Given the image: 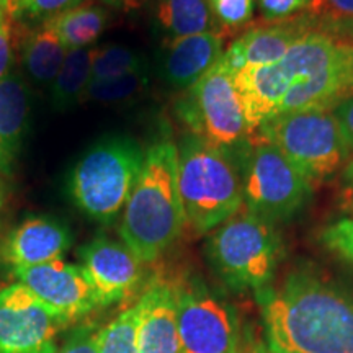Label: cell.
<instances>
[{"instance_id": "f1b7e54d", "label": "cell", "mask_w": 353, "mask_h": 353, "mask_svg": "<svg viewBox=\"0 0 353 353\" xmlns=\"http://www.w3.org/2000/svg\"><path fill=\"white\" fill-rule=\"evenodd\" d=\"M85 0H23L20 10V19L28 17V19H37L46 21L52 17L59 15L72 8H77Z\"/></svg>"}, {"instance_id": "ba28073f", "label": "cell", "mask_w": 353, "mask_h": 353, "mask_svg": "<svg viewBox=\"0 0 353 353\" xmlns=\"http://www.w3.org/2000/svg\"><path fill=\"white\" fill-rule=\"evenodd\" d=\"M244 206L268 223L288 221L309 201L312 182L275 145L262 138L247 141L236 152Z\"/></svg>"}, {"instance_id": "4fadbf2b", "label": "cell", "mask_w": 353, "mask_h": 353, "mask_svg": "<svg viewBox=\"0 0 353 353\" xmlns=\"http://www.w3.org/2000/svg\"><path fill=\"white\" fill-rule=\"evenodd\" d=\"M79 257L100 307H110L131 296L143 280V262L123 241L97 236L79 249Z\"/></svg>"}, {"instance_id": "f546056e", "label": "cell", "mask_w": 353, "mask_h": 353, "mask_svg": "<svg viewBox=\"0 0 353 353\" xmlns=\"http://www.w3.org/2000/svg\"><path fill=\"white\" fill-rule=\"evenodd\" d=\"M100 330L95 325H83L69 335L64 345L56 353H99Z\"/></svg>"}, {"instance_id": "d4e9b609", "label": "cell", "mask_w": 353, "mask_h": 353, "mask_svg": "<svg viewBox=\"0 0 353 353\" xmlns=\"http://www.w3.org/2000/svg\"><path fill=\"white\" fill-rule=\"evenodd\" d=\"M99 353H139L136 304L120 312L100 330Z\"/></svg>"}, {"instance_id": "1f68e13d", "label": "cell", "mask_w": 353, "mask_h": 353, "mask_svg": "<svg viewBox=\"0 0 353 353\" xmlns=\"http://www.w3.org/2000/svg\"><path fill=\"white\" fill-rule=\"evenodd\" d=\"M330 112L335 117V120L341 125V130L343 132V138H345L348 148L353 152V95L347 97L335 103Z\"/></svg>"}, {"instance_id": "5b68a950", "label": "cell", "mask_w": 353, "mask_h": 353, "mask_svg": "<svg viewBox=\"0 0 353 353\" xmlns=\"http://www.w3.org/2000/svg\"><path fill=\"white\" fill-rule=\"evenodd\" d=\"M145 151L130 136H105L83 152L70 170V200L88 219L113 224L143 169Z\"/></svg>"}, {"instance_id": "7402d4cb", "label": "cell", "mask_w": 353, "mask_h": 353, "mask_svg": "<svg viewBox=\"0 0 353 353\" xmlns=\"http://www.w3.org/2000/svg\"><path fill=\"white\" fill-rule=\"evenodd\" d=\"M68 51L92 48L107 26L108 15L101 7L79 6L46 20Z\"/></svg>"}, {"instance_id": "cb8c5ba5", "label": "cell", "mask_w": 353, "mask_h": 353, "mask_svg": "<svg viewBox=\"0 0 353 353\" xmlns=\"http://www.w3.org/2000/svg\"><path fill=\"white\" fill-rule=\"evenodd\" d=\"M144 69L145 61L138 51L121 46V44H107V46H99L94 50L90 82L139 72Z\"/></svg>"}, {"instance_id": "9a60e30c", "label": "cell", "mask_w": 353, "mask_h": 353, "mask_svg": "<svg viewBox=\"0 0 353 353\" xmlns=\"http://www.w3.org/2000/svg\"><path fill=\"white\" fill-rule=\"evenodd\" d=\"M139 353H182L175 286L154 281L138 301Z\"/></svg>"}, {"instance_id": "83f0119b", "label": "cell", "mask_w": 353, "mask_h": 353, "mask_svg": "<svg viewBox=\"0 0 353 353\" xmlns=\"http://www.w3.org/2000/svg\"><path fill=\"white\" fill-rule=\"evenodd\" d=\"M321 241L330 252L353 265V213L324 228Z\"/></svg>"}, {"instance_id": "e0dca14e", "label": "cell", "mask_w": 353, "mask_h": 353, "mask_svg": "<svg viewBox=\"0 0 353 353\" xmlns=\"http://www.w3.org/2000/svg\"><path fill=\"white\" fill-rule=\"evenodd\" d=\"M309 30L311 26L301 23L299 20L290 23L276 21L268 26L247 30L236 41L231 43L228 50H224L221 63L232 72L244 68L273 64L280 61Z\"/></svg>"}, {"instance_id": "7c38bea8", "label": "cell", "mask_w": 353, "mask_h": 353, "mask_svg": "<svg viewBox=\"0 0 353 353\" xmlns=\"http://www.w3.org/2000/svg\"><path fill=\"white\" fill-rule=\"evenodd\" d=\"M12 273L19 283L25 285L68 324L81 321L100 307L90 278L82 265L54 260L37 267L17 268Z\"/></svg>"}, {"instance_id": "8d00e7d4", "label": "cell", "mask_w": 353, "mask_h": 353, "mask_svg": "<svg viewBox=\"0 0 353 353\" xmlns=\"http://www.w3.org/2000/svg\"><path fill=\"white\" fill-rule=\"evenodd\" d=\"M343 30H345V34H343V37H341V38L345 39V41L353 48V23L348 25L347 28H343Z\"/></svg>"}, {"instance_id": "836d02e7", "label": "cell", "mask_w": 353, "mask_h": 353, "mask_svg": "<svg viewBox=\"0 0 353 353\" xmlns=\"http://www.w3.org/2000/svg\"><path fill=\"white\" fill-rule=\"evenodd\" d=\"M101 2H105L113 8H118L121 12H134L143 8L151 0H101Z\"/></svg>"}, {"instance_id": "74e56055", "label": "cell", "mask_w": 353, "mask_h": 353, "mask_svg": "<svg viewBox=\"0 0 353 353\" xmlns=\"http://www.w3.org/2000/svg\"><path fill=\"white\" fill-rule=\"evenodd\" d=\"M3 206H6V190H3V185L0 182V216H2Z\"/></svg>"}, {"instance_id": "8fae6325", "label": "cell", "mask_w": 353, "mask_h": 353, "mask_svg": "<svg viewBox=\"0 0 353 353\" xmlns=\"http://www.w3.org/2000/svg\"><path fill=\"white\" fill-rule=\"evenodd\" d=\"M65 325L19 281L0 290V353H56Z\"/></svg>"}, {"instance_id": "30bf717a", "label": "cell", "mask_w": 353, "mask_h": 353, "mask_svg": "<svg viewBox=\"0 0 353 353\" xmlns=\"http://www.w3.org/2000/svg\"><path fill=\"white\" fill-rule=\"evenodd\" d=\"M175 291L182 353H239V321L231 304L200 281Z\"/></svg>"}, {"instance_id": "44dd1931", "label": "cell", "mask_w": 353, "mask_h": 353, "mask_svg": "<svg viewBox=\"0 0 353 353\" xmlns=\"http://www.w3.org/2000/svg\"><path fill=\"white\" fill-rule=\"evenodd\" d=\"M94 50L95 46L83 48V50L68 51L65 54L54 82L50 85L51 107L57 112H68L82 101L90 83Z\"/></svg>"}, {"instance_id": "3957f363", "label": "cell", "mask_w": 353, "mask_h": 353, "mask_svg": "<svg viewBox=\"0 0 353 353\" xmlns=\"http://www.w3.org/2000/svg\"><path fill=\"white\" fill-rule=\"evenodd\" d=\"M179 192L185 224L208 234L244 205L239 157L185 132L176 144Z\"/></svg>"}, {"instance_id": "52a82bcc", "label": "cell", "mask_w": 353, "mask_h": 353, "mask_svg": "<svg viewBox=\"0 0 353 353\" xmlns=\"http://www.w3.org/2000/svg\"><path fill=\"white\" fill-rule=\"evenodd\" d=\"M255 132L283 152L311 182L334 175L352 154L330 108L278 114Z\"/></svg>"}, {"instance_id": "f35d334b", "label": "cell", "mask_w": 353, "mask_h": 353, "mask_svg": "<svg viewBox=\"0 0 353 353\" xmlns=\"http://www.w3.org/2000/svg\"><path fill=\"white\" fill-rule=\"evenodd\" d=\"M7 20V13H6V2L0 0V23Z\"/></svg>"}, {"instance_id": "e575fe53", "label": "cell", "mask_w": 353, "mask_h": 353, "mask_svg": "<svg viewBox=\"0 0 353 353\" xmlns=\"http://www.w3.org/2000/svg\"><path fill=\"white\" fill-rule=\"evenodd\" d=\"M6 2L7 20H20V10L23 0H3Z\"/></svg>"}, {"instance_id": "5bb4252c", "label": "cell", "mask_w": 353, "mask_h": 353, "mask_svg": "<svg viewBox=\"0 0 353 353\" xmlns=\"http://www.w3.org/2000/svg\"><path fill=\"white\" fill-rule=\"evenodd\" d=\"M72 245V232L51 216H32L13 228L0 244V262L8 268L37 267L61 260Z\"/></svg>"}, {"instance_id": "7a4b0ae2", "label": "cell", "mask_w": 353, "mask_h": 353, "mask_svg": "<svg viewBox=\"0 0 353 353\" xmlns=\"http://www.w3.org/2000/svg\"><path fill=\"white\" fill-rule=\"evenodd\" d=\"M183 226L176 144L159 141L145 149L138 182L121 213L120 237L141 262L151 263L175 244Z\"/></svg>"}, {"instance_id": "ffe728a7", "label": "cell", "mask_w": 353, "mask_h": 353, "mask_svg": "<svg viewBox=\"0 0 353 353\" xmlns=\"http://www.w3.org/2000/svg\"><path fill=\"white\" fill-rule=\"evenodd\" d=\"M65 54L68 50L48 21H41L39 28L30 33L21 46V63L26 76L39 87H50L54 82Z\"/></svg>"}, {"instance_id": "d6a6232c", "label": "cell", "mask_w": 353, "mask_h": 353, "mask_svg": "<svg viewBox=\"0 0 353 353\" xmlns=\"http://www.w3.org/2000/svg\"><path fill=\"white\" fill-rule=\"evenodd\" d=\"M13 61L12 43H10V26L7 20L0 23V81L10 72V65Z\"/></svg>"}, {"instance_id": "484cf974", "label": "cell", "mask_w": 353, "mask_h": 353, "mask_svg": "<svg viewBox=\"0 0 353 353\" xmlns=\"http://www.w3.org/2000/svg\"><path fill=\"white\" fill-rule=\"evenodd\" d=\"M208 3L223 32H237L254 19L255 0H208Z\"/></svg>"}, {"instance_id": "ac0fdd59", "label": "cell", "mask_w": 353, "mask_h": 353, "mask_svg": "<svg viewBox=\"0 0 353 353\" xmlns=\"http://www.w3.org/2000/svg\"><path fill=\"white\" fill-rule=\"evenodd\" d=\"M32 94L19 72L0 81V174L10 176L30 125Z\"/></svg>"}, {"instance_id": "9c48e42d", "label": "cell", "mask_w": 353, "mask_h": 353, "mask_svg": "<svg viewBox=\"0 0 353 353\" xmlns=\"http://www.w3.org/2000/svg\"><path fill=\"white\" fill-rule=\"evenodd\" d=\"M175 112L187 132L226 151L237 152L252 136L234 82V72L221 61L195 85L183 92L176 101Z\"/></svg>"}, {"instance_id": "603a6c76", "label": "cell", "mask_w": 353, "mask_h": 353, "mask_svg": "<svg viewBox=\"0 0 353 353\" xmlns=\"http://www.w3.org/2000/svg\"><path fill=\"white\" fill-rule=\"evenodd\" d=\"M148 88L149 74L144 69L139 70V72L90 82L85 94H83L82 101L114 107V105H125L136 99H141Z\"/></svg>"}, {"instance_id": "6da1fadb", "label": "cell", "mask_w": 353, "mask_h": 353, "mask_svg": "<svg viewBox=\"0 0 353 353\" xmlns=\"http://www.w3.org/2000/svg\"><path fill=\"white\" fill-rule=\"evenodd\" d=\"M268 348L280 353H353V298L306 272L255 291Z\"/></svg>"}, {"instance_id": "2e32d148", "label": "cell", "mask_w": 353, "mask_h": 353, "mask_svg": "<svg viewBox=\"0 0 353 353\" xmlns=\"http://www.w3.org/2000/svg\"><path fill=\"white\" fill-rule=\"evenodd\" d=\"M224 54L223 32L192 34L165 43L161 76L175 90H188L219 63Z\"/></svg>"}, {"instance_id": "4316f807", "label": "cell", "mask_w": 353, "mask_h": 353, "mask_svg": "<svg viewBox=\"0 0 353 353\" xmlns=\"http://www.w3.org/2000/svg\"><path fill=\"white\" fill-rule=\"evenodd\" d=\"M309 19L332 26L347 28L353 23V0H309Z\"/></svg>"}, {"instance_id": "277c9868", "label": "cell", "mask_w": 353, "mask_h": 353, "mask_svg": "<svg viewBox=\"0 0 353 353\" xmlns=\"http://www.w3.org/2000/svg\"><path fill=\"white\" fill-rule=\"evenodd\" d=\"M348 51L350 46L341 37L311 28L276 63L236 70L234 82L250 132L254 134L275 117L278 105L291 87L337 64Z\"/></svg>"}, {"instance_id": "d590c367", "label": "cell", "mask_w": 353, "mask_h": 353, "mask_svg": "<svg viewBox=\"0 0 353 353\" xmlns=\"http://www.w3.org/2000/svg\"><path fill=\"white\" fill-rule=\"evenodd\" d=\"M345 182L348 185V190H350L352 195H353V162L345 172Z\"/></svg>"}, {"instance_id": "8992f818", "label": "cell", "mask_w": 353, "mask_h": 353, "mask_svg": "<svg viewBox=\"0 0 353 353\" xmlns=\"http://www.w3.org/2000/svg\"><path fill=\"white\" fill-rule=\"evenodd\" d=\"M210 234L206 257L224 285L234 291H259L270 285L281 255L272 223L242 205Z\"/></svg>"}, {"instance_id": "ab89813d", "label": "cell", "mask_w": 353, "mask_h": 353, "mask_svg": "<svg viewBox=\"0 0 353 353\" xmlns=\"http://www.w3.org/2000/svg\"><path fill=\"white\" fill-rule=\"evenodd\" d=\"M254 353H280V352L272 350V348H259V350H255Z\"/></svg>"}, {"instance_id": "d6986e66", "label": "cell", "mask_w": 353, "mask_h": 353, "mask_svg": "<svg viewBox=\"0 0 353 353\" xmlns=\"http://www.w3.org/2000/svg\"><path fill=\"white\" fill-rule=\"evenodd\" d=\"M154 23L167 41L219 32L208 0H157Z\"/></svg>"}, {"instance_id": "4dcf8cb0", "label": "cell", "mask_w": 353, "mask_h": 353, "mask_svg": "<svg viewBox=\"0 0 353 353\" xmlns=\"http://www.w3.org/2000/svg\"><path fill=\"white\" fill-rule=\"evenodd\" d=\"M257 3L265 19L281 21L293 17L294 13L306 10L309 0H257Z\"/></svg>"}]
</instances>
